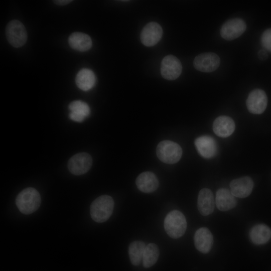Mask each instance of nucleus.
Returning a JSON list of instances; mask_svg holds the SVG:
<instances>
[{
    "mask_svg": "<svg viewBox=\"0 0 271 271\" xmlns=\"http://www.w3.org/2000/svg\"><path fill=\"white\" fill-rule=\"evenodd\" d=\"M41 198L38 191L35 188L24 189L17 196L16 205L19 211L24 214H30L40 207Z\"/></svg>",
    "mask_w": 271,
    "mask_h": 271,
    "instance_id": "f257e3e1",
    "label": "nucleus"
},
{
    "mask_svg": "<svg viewBox=\"0 0 271 271\" xmlns=\"http://www.w3.org/2000/svg\"><path fill=\"white\" fill-rule=\"evenodd\" d=\"M112 198L107 195L96 198L90 205V212L92 219L98 223L107 220L111 215L114 208Z\"/></svg>",
    "mask_w": 271,
    "mask_h": 271,
    "instance_id": "f03ea898",
    "label": "nucleus"
},
{
    "mask_svg": "<svg viewBox=\"0 0 271 271\" xmlns=\"http://www.w3.org/2000/svg\"><path fill=\"white\" fill-rule=\"evenodd\" d=\"M164 226L168 235L173 238H178L184 235L187 229V221L184 214L174 210L166 216Z\"/></svg>",
    "mask_w": 271,
    "mask_h": 271,
    "instance_id": "7ed1b4c3",
    "label": "nucleus"
},
{
    "mask_svg": "<svg viewBox=\"0 0 271 271\" xmlns=\"http://www.w3.org/2000/svg\"><path fill=\"white\" fill-rule=\"evenodd\" d=\"M156 154L162 162L166 164H174L180 160L182 155V149L177 143L165 140L158 145Z\"/></svg>",
    "mask_w": 271,
    "mask_h": 271,
    "instance_id": "20e7f679",
    "label": "nucleus"
},
{
    "mask_svg": "<svg viewBox=\"0 0 271 271\" xmlns=\"http://www.w3.org/2000/svg\"><path fill=\"white\" fill-rule=\"evenodd\" d=\"M6 35L9 43L15 48L22 47L27 40V33L25 26L17 20H13L8 23Z\"/></svg>",
    "mask_w": 271,
    "mask_h": 271,
    "instance_id": "39448f33",
    "label": "nucleus"
},
{
    "mask_svg": "<svg viewBox=\"0 0 271 271\" xmlns=\"http://www.w3.org/2000/svg\"><path fill=\"white\" fill-rule=\"evenodd\" d=\"M249 112L260 114L264 112L267 105V97L265 92L260 89H255L249 94L246 101Z\"/></svg>",
    "mask_w": 271,
    "mask_h": 271,
    "instance_id": "423d86ee",
    "label": "nucleus"
},
{
    "mask_svg": "<svg viewBox=\"0 0 271 271\" xmlns=\"http://www.w3.org/2000/svg\"><path fill=\"white\" fill-rule=\"evenodd\" d=\"M220 59L215 53H203L197 55L193 61V65L196 69L203 72H212L219 66Z\"/></svg>",
    "mask_w": 271,
    "mask_h": 271,
    "instance_id": "0eeeda50",
    "label": "nucleus"
},
{
    "mask_svg": "<svg viewBox=\"0 0 271 271\" xmlns=\"http://www.w3.org/2000/svg\"><path fill=\"white\" fill-rule=\"evenodd\" d=\"M182 71V64L176 57L169 55L163 59L161 64V73L164 78L169 80L176 79Z\"/></svg>",
    "mask_w": 271,
    "mask_h": 271,
    "instance_id": "6e6552de",
    "label": "nucleus"
},
{
    "mask_svg": "<svg viewBox=\"0 0 271 271\" xmlns=\"http://www.w3.org/2000/svg\"><path fill=\"white\" fill-rule=\"evenodd\" d=\"M244 21L240 18L231 19L222 26L220 35L225 40L230 41L240 36L245 31Z\"/></svg>",
    "mask_w": 271,
    "mask_h": 271,
    "instance_id": "1a4fd4ad",
    "label": "nucleus"
},
{
    "mask_svg": "<svg viewBox=\"0 0 271 271\" xmlns=\"http://www.w3.org/2000/svg\"><path fill=\"white\" fill-rule=\"evenodd\" d=\"M92 160L87 153H80L72 156L69 160L68 168L72 174L81 175L86 173L90 169Z\"/></svg>",
    "mask_w": 271,
    "mask_h": 271,
    "instance_id": "9d476101",
    "label": "nucleus"
},
{
    "mask_svg": "<svg viewBox=\"0 0 271 271\" xmlns=\"http://www.w3.org/2000/svg\"><path fill=\"white\" fill-rule=\"evenodd\" d=\"M162 35L163 30L161 26L156 22H150L142 30L141 40L146 46H153L160 41Z\"/></svg>",
    "mask_w": 271,
    "mask_h": 271,
    "instance_id": "9b49d317",
    "label": "nucleus"
},
{
    "mask_svg": "<svg viewBox=\"0 0 271 271\" xmlns=\"http://www.w3.org/2000/svg\"><path fill=\"white\" fill-rule=\"evenodd\" d=\"M195 145L199 154L204 158H211L217 154L216 142L210 136H202L196 138Z\"/></svg>",
    "mask_w": 271,
    "mask_h": 271,
    "instance_id": "f8f14e48",
    "label": "nucleus"
},
{
    "mask_svg": "<svg viewBox=\"0 0 271 271\" xmlns=\"http://www.w3.org/2000/svg\"><path fill=\"white\" fill-rule=\"evenodd\" d=\"M253 182L248 176L241 177L232 180L230 183V191L236 197L245 198L251 193Z\"/></svg>",
    "mask_w": 271,
    "mask_h": 271,
    "instance_id": "ddd939ff",
    "label": "nucleus"
},
{
    "mask_svg": "<svg viewBox=\"0 0 271 271\" xmlns=\"http://www.w3.org/2000/svg\"><path fill=\"white\" fill-rule=\"evenodd\" d=\"M213 240L211 232L206 227H201L197 229L194 236L196 249L203 253L209 252L212 246Z\"/></svg>",
    "mask_w": 271,
    "mask_h": 271,
    "instance_id": "4468645a",
    "label": "nucleus"
},
{
    "mask_svg": "<svg viewBox=\"0 0 271 271\" xmlns=\"http://www.w3.org/2000/svg\"><path fill=\"white\" fill-rule=\"evenodd\" d=\"M235 125L234 120L229 116L221 115L217 117L213 123L215 134L221 138L230 136L234 132Z\"/></svg>",
    "mask_w": 271,
    "mask_h": 271,
    "instance_id": "2eb2a0df",
    "label": "nucleus"
},
{
    "mask_svg": "<svg viewBox=\"0 0 271 271\" xmlns=\"http://www.w3.org/2000/svg\"><path fill=\"white\" fill-rule=\"evenodd\" d=\"M198 209L202 215L211 214L214 209L215 201L212 191L208 188L201 189L197 199Z\"/></svg>",
    "mask_w": 271,
    "mask_h": 271,
    "instance_id": "dca6fc26",
    "label": "nucleus"
},
{
    "mask_svg": "<svg viewBox=\"0 0 271 271\" xmlns=\"http://www.w3.org/2000/svg\"><path fill=\"white\" fill-rule=\"evenodd\" d=\"M136 184L141 191L147 193L156 191L159 185L157 176L151 172H145L140 174L136 179Z\"/></svg>",
    "mask_w": 271,
    "mask_h": 271,
    "instance_id": "f3484780",
    "label": "nucleus"
},
{
    "mask_svg": "<svg viewBox=\"0 0 271 271\" xmlns=\"http://www.w3.org/2000/svg\"><path fill=\"white\" fill-rule=\"evenodd\" d=\"M216 205L217 208L226 211L234 208L237 204L235 196L226 188H220L216 193Z\"/></svg>",
    "mask_w": 271,
    "mask_h": 271,
    "instance_id": "a211bd4d",
    "label": "nucleus"
},
{
    "mask_svg": "<svg viewBox=\"0 0 271 271\" xmlns=\"http://www.w3.org/2000/svg\"><path fill=\"white\" fill-rule=\"evenodd\" d=\"M68 43L71 48L79 52H86L92 46L91 38L81 32L72 33L68 38Z\"/></svg>",
    "mask_w": 271,
    "mask_h": 271,
    "instance_id": "6ab92c4d",
    "label": "nucleus"
},
{
    "mask_svg": "<svg viewBox=\"0 0 271 271\" xmlns=\"http://www.w3.org/2000/svg\"><path fill=\"white\" fill-rule=\"evenodd\" d=\"M70 118L76 122H82L90 113L89 105L81 100H75L69 105Z\"/></svg>",
    "mask_w": 271,
    "mask_h": 271,
    "instance_id": "aec40b11",
    "label": "nucleus"
},
{
    "mask_svg": "<svg viewBox=\"0 0 271 271\" xmlns=\"http://www.w3.org/2000/svg\"><path fill=\"white\" fill-rule=\"evenodd\" d=\"M249 236L254 244H263L266 243L271 238V229L265 224H256L251 228Z\"/></svg>",
    "mask_w": 271,
    "mask_h": 271,
    "instance_id": "412c9836",
    "label": "nucleus"
},
{
    "mask_svg": "<svg viewBox=\"0 0 271 271\" xmlns=\"http://www.w3.org/2000/svg\"><path fill=\"white\" fill-rule=\"evenodd\" d=\"M95 82L96 77L94 72L87 68L80 70L75 78L76 85L83 91L90 90L95 85Z\"/></svg>",
    "mask_w": 271,
    "mask_h": 271,
    "instance_id": "4be33fe9",
    "label": "nucleus"
},
{
    "mask_svg": "<svg viewBox=\"0 0 271 271\" xmlns=\"http://www.w3.org/2000/svg\"><path fill=\"white\" fill-rule=\"evenodd\" d=\"M145 243L140 240L131 242L128 247V255L132 264L137 266L140 264L143 258Z\"/></svg>",
    "mask_w": 271,
    "mask_h": 271,
    "instance_id": "5701e85b",
    "label": "nucleus"
},
{
    "mask_svg": "<svg viewBox=\"0 0 271 271\" xmlns=\"http://www.w3.org/2000/svg\"><path fill=\"white\" fill-rule=\"evenodd\" d=\"M159 254V249L156 244H148L146 246L143 256V266L146 268L152 266L157 261Z\"/></svg>",
    "mask_w": 271,
    "mask_h": 271,
    "instance_id": "b1692460",
    "label": "nucleus"
},
{
    "mask_svg": "<svg viewBox=\"0 0 271 271\" xmlns=\"http://www.w3.org/2000/svg\"><path fill=\"white\" fill-rule=\"evenodd\" d=\"M260 40L263 47L271 52V28L267 29L263 32Z\"/></svg>",
    "mask_w": 271,
    "mask_h": 271,
    "instance_id": "393cba45",
    "label": "nucleus"
},
{
    "mask_svg": "<svg viewBox=\"0 0 271 271\" xmlns=\"http://www.w3.org/2000/svg\"><path fill=\"white\" fill-rule=\"evenodd\" d=\"M258 57L261 60H266L268 57L267 52L264 50H260L258 52Z\"/></svg>",
    "mask_w": 271,
    "mask_h": 271,
    "instance_id": "a878e982",
    "label": "nucleus"
},
{
    "mask_svg": "<svg viewBox=\"0 0 271 271\" xmlns=\"http://www.w3.org/2000/svg\"><path fill=\"white\" fill-rule=\"evenodd\" d=\"M72 0H55L53 2L59 6H65L71 3Z\"/></svg>",
    "mask_w": 271,
    "mask_h": 271,
    "instance_id": "bb28decb",
    "label": "nucleus"
}]
</instances>
